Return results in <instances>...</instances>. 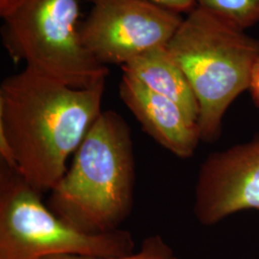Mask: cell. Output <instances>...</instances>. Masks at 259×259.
<instances>
[{"label":"cell","mask_w":259,"mask_h":259,"mask_svg":"<svg viewBox=\"0 0 259 259\" xmlns=\"http://www.w3.org/2000/svg\"><path fill=\"white\" fill-rule=\"evenodd\" d=\"M106 83L74 89L25 66L0 84V155L38 193L66 171L102 112Z\"/></svg>","instance_id":"cell-1"},{"label":"cell","mask_w":259,"mask_h":259,"mask_svg":"<svg viewBox=\"0 0 259 259\" xmlns=\"http://www.w3.org/2000/svg\"><path fill=\"white\" fill-rule=\"evenodd\" d=\"M136 157L129 124L103 111L74 153L71 166L49 191L47 207L84 233L119 230L133 210Z\"/></svg>","instance_id":"cell-2"},{"label":"cell","mask_w":259,"mask_h":259,"mask_svg":"<svg viewBox=\"0 0 259 259\" xmlns=\"http://www.w3.org/2000/svg\"><path fill=\"white\" fill-rule=\"evenodd\" d=\"M167 48L185 72L198 101L201 140L216 141L226 111L250 89L251 73L259 59V39L196 6Z\"/></svg>","instance_id":"cell-3"},{"label":"cell","mask_w":259,"mask_h":259,"mask_svg":"<svg viewBox=\"0 0 259 259\" xmlns=\"http://www.w3.org/2000/svg\"><path fill=\"white\" fill-rule=\"evenodd\" d=\"M19 173L0 171V259H42L53 255L114 257L134 252L131 232L84 233L66 225L42 203Z\"/></svg>","instance_id":"cell-4"},{"label":"cell","mask_w":259,"mask_h":259,"mask_svg":"<svg viewBox=\"0 0 259 259\" xmlns=\"http://www.w3.org/2000/svg\"><path fill=\"white\" fill-rule=\"evenodd\" d=\"M77 0H25L2 27L3 47L16 62L74 89L106 83L107 65L83 47Z\"/></svg>","instance_id":"cell-5"},{"label":"cell","mask_w":259,"mask_h":259,"mask_svg":"<svg viewBox=\"0 0 259 259\" xmlns=\"http://www.w3.org/2000/svg\"><path fill=\"white\" fill-rule=\"evenodd\" d=\"M92 9L79 35L84 49L104 65H120L167 47L184 17L148 0H89Z\"/></svg>","instance_id":"cell-6"},{"label":"cell","mask_w":259,"mask_h":259,"mask_svg":"<svg viewBox=\"0 0 259 259\" xmlns=\"http://www.w3.org/2000/svg\"><path fill=\"white\" fill-rule=\"evenodd\" d=\"M247 209H259V134L246 143L210 154L195 185L193 212L203 226Z\"/></svg>","instance_id":"cell-7"},{"label":"cell","mask_w":259,"mask_h":259,"mask_svg":"<svg viewBox=\"0 0 259 259\" xmlns=\"http://www.w3.org/2000/svg\"><path fill=\"white\" fill-rule=\"evenodd\" d=\"M118 93L142 130L162 148L180 158L194 155L201 141L198 124L189 120L176 103L125 74Z\"/></svg>","instance_id":"cell-8"},{"label":"cell","mask_w":259,"mask_h":259,"mask_svg":"<svg viewBox=\"0 0 259 259\" xmlns=\"http://www.w3.org/2000/svg\"><path fill=\"white\" fill-rule=\"evenodd\" d=\"M121 68L123 74L176 103L189 120L198 124V101L185 72L167 47L150 49Z\"/></svg>","instance_id":"cell-9"},{"label":"cell","mask_w":259,"mask_h":259,"mask_svg":"<svg viewBox=\"0 0 259 259\" xmlns=\"http://www.w3.org/2000/svg\"><path fill=\"white\" fill-rule=\"evenodd\" d=\"M233 26L245 31L259 22V0H196Z\"/></svg>","instance_id":"cell-10"},{"label":"cell","mask_w":259,"mask_h":259,"mask_svg":"<svg viewBox=\"0 0 259 259\" xmlns=\"http://www.w3.org/2000/svg\"><path fill=\"white\" fill-rule=\"evenodd\" d=\"M42 259H179L174 250L170 248L163 238L158 235H151L146 237L139 251L127 255L114 257H89L79 255H53Z\"/></svg>","instance_id":"cell-11"},{"label":"cell","mask_w":259,"mask_h":259,"mask_svg":"<svg viewBox=\"0 0 259 259\" xmlns=\"http://www.w3.org/2000/svg\"><path fill=\"white\" fill-rule=\"evenodd\" d=\"M166 9L184 14L190 13L197 6L196 0H148Z\"/></svg>","instance_id":"cell-12"},{"label":"cell","mask_w":259,"mask_h":259,"mask_svg":"<svg viewBox=\"0 0 259 259\" xmlns=\"http://www.w3.org/2000/svg\"><path fill=\"white\" fill-rule=\"evenodd\" d=\"M24 2L25 0H0V17L9 18Z\"/></svg>","instance_id":"cell-13"},{"label":"cell","mask_w":259,"mask_h":259,"mask_svg":"<svg viewBox=\"0 0 259 259\" xmlns=\"http://www.w3.org/2000/svg\"><path fill=\"white\" fill-rule=\"evenodd\" d=\"M250 91L252 101L259 108V59L253 67L250 78Z\"/></svg>","instance_id":"cell-14"}]
</instances>
